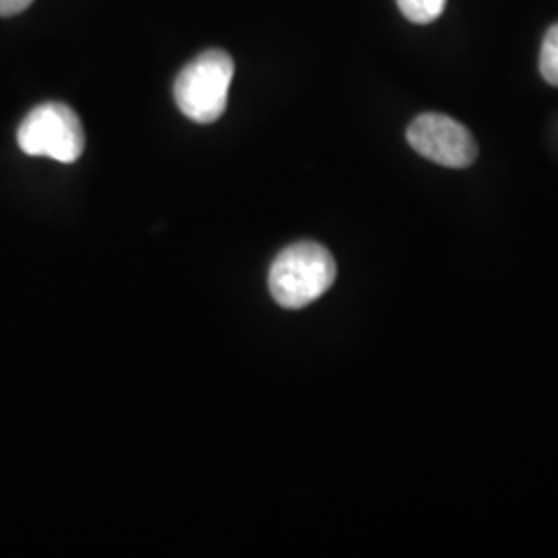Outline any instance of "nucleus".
I'll return each instance as SVG.
<instances>
[{"label": "nucleus", "mask_w": 558, "mask_h": 558, "mask_svg": "<svg viewBox=\"0 0 558 558\" xmlns=\"http://www.w3.org/2000/svg\"><path fill=\"white\" fill-rule=\"evenodd\" d=\"M338 265L317 242H296L283 248L269 269V292L283 308H304L320 299L336 281Z\"/></svg>", "instance_id": "nucleus-1"}, {"label": "nucleus", "mask_w": 558, "mask_h": 558, "mask_svg": "<svg viewBox=\"0 0 558 558\" xmlns=\"http://www.w3.org/2000/svg\"><path fill=\"white\" fill-rule=\"evenodd\" d=\"M234 80V60L220 48L201 52L174 81V100L180 112L193 122L211 124L228 106L230 83Z\"/></svg>", "instance_id": "nucleus-2"}, {"label": "nucleus", "mask_w": 558, "mask_h": 558, "mask_svg": "<svg viewBox=\"0 0 558 558\" xmlns=\"http://www.w3.org/2000/svg\"><path fill=\"white\" fill-rule=\"evenodd\" d=\"M17 143L27 156L73 163L80 160L85 149V131L71 106L62 101H46L23 119Z\"/></svg>", "instance_id": "nucleus-3"}, {"label": "nucleus", "mask_w": 558, "mask_h": 558, "mask_svg": "<svg viewBox=\"0 0 558 558\" xmlns=\"http://www.w3.org/2000/svg\"><path fill=\"white\" fill-rule=\"evenodd\" d=\"M408 143L422 158L445 168H468L478 158V145L472 133L451 117L420 114L408 126Z\"/></svg>", "instance_id": "nucleus-4"}, {"label": "nucleus", "mask_w": 558, "mask_h": 558, "mask_svg": "<svg viewBox=\"0 0 558 558\" xmlns=\"http://www.w3.org/2000/svg\"><path fill=\"white\" fill-rule=\"evenodd\" d=\"M398 7L405 20L426 25L439 20L447 0H398Z\"/></svg>", "instance_id": "nucleus-5"}, {"label": "nucleus", "mask_w": 558, "mask_h": 558, "mask_svg": "<svg viewBox=\"0 0 558 558\" xmlns=\"http://www.w3.org/2000/svg\"><path fill=\"white\" fill-rule=\"evenodd\" d=\"M539 73L550 85L558 87V23H555L542 41Z\"/></svg>", "instance_id": "nucleus-6"}, {"label": "nucleus", "mask_w": 558, "mask_h": 558, "mask_svg": "<svg viewBox=\"0 0 558 558\" xmlns=\"http://www.w3.org/2000/svg\"><path fill=\"white\" fill-rule=\"evenodd\" d=\"M34 0H0V17H15L23 13Z\"/></svg>", "instance_id": "nucleus-7"}]
</instances>
